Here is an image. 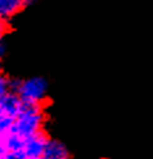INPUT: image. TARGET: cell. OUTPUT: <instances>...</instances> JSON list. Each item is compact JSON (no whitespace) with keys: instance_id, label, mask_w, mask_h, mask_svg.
Instances as JSON below:
<instances>
[{"instance_id":"1","label":"cell","mask_w":153,"mask_h":159,"mask_svg":"<svg viewBox=\"0 0 153 159\" xmlns=\"http://www.w3.org/2000/svg\"><path fill=\"white\" fill-rule=\"evenodd\" d=\"M48 83L42 76H33L27 79L11 78V92L18 94L23 105L43 106L47 98Z\"/></svg>"},{"instance_id":"2","label":"cell","mask_w":153,"mask_h":159,"mask_svg":"<svg viewBox=\"0 0 153 159\" xmlns=\"http://www.w3.org/2000/svg\"><path fill=\"white\" fill-rule=\"evenodd\" d=\"M45 122V114L43 106L23 105L20 115L13 120L11 133L17 134L21 139H27L33 134L43 131Z\"/></svg>"},{"instance_id":"3","label":"cell","mask_w":153,"mask_h":159,"mask_svg":"<svg viewBox=\"0 0 153 159\" xmlns=\"http://www.w3.org/2000/svg\"><path fill=\"white\" fill-rule=\"evenodd\" d=\"M48 140H50V137L47 136L44 129L25 139L22 152H21L22 155L25 157V159H40L44 153Z\"/></svg>"},{"instance_id":"4","label":"cell","mask_w":153,"mask_h":159,"mask_svg":"<svg viewBox=\"0 0 153 159\" xmlns=\"http://www.w3.org/2000/svg\"><path fill=\"white\" fill-rule=\"evenodd\" d=\"M0 109H2L4 116L7 118H11V119H14L20 115V113L23 109V104L21 98L18 97L17 93L14 92H9L8 94L0 100Z\"/></svg>"},{"instance_id":"5","label":"cell","mask_w":153,"mask_h":159,"mask_svg":"<svg viewBox=\"0 0 153 159\" xmlns=\"http://www.w3.org/2000/svg\"><path fill=\"white\" fill-rule=\"evenodd\" d=\"M40 159H70V153L64 142L50 139Z\"/></svg>"},{"instance_id":"6","label":"cell","mask_w":153,"mask_h":159,"mask_svg":"<svg viewBox=\"0 0 153 159\" xmlns=\"http://www.w3.org/2000/svg\"><path fill=\"white\" fill-rule=\"evenodd\" d=\"M26 7L27 4L25 0H0V17L9 21Z\"/></svg>"},{"instance_id":"7","label":"cell","mask_w":153,"mask_h":159,"mask_svg":"<svg viewBox=\"0 0 153 159\" xmlns=\"http://www.w3.org/2000/svg\"><path fill=\"white\" fill-rule=\"evenodd\" d=\"M11 92V78L0 73V100Z\"/></svg>"},{"instance_id":"8","label":"cell","mask_w":153,"mask_h":159,"mask_svg":"<svg viewBox=\"0 0 153 159\" xmlns=\"http://www.w3.org/2000/svg\"><path fill=\"white\" fill-rule=\"evenodd\" d=\"M8 31H9V21H5L0 17V39H3Z\"/></svg>"},{"instance_id":"9","label":"cell","mask_w":153,"mask_h":159,"mask_svg":"<svg viewBox=\"0 0 153 159\" xmlns=\"http://www.w3.org/2000/svg\"><path fill=\"white\" fill-rule=\"evenodd\" d=\"M5 53H7V44H5V40L3 38V39H0V60L4 57Z\"/></svg>"},{"instance_id":"10","label":"cell","mask_w":153,"mask_h":159,"mask_svg":"<svg viewBox=\"0 0 153 159\" xmlns=\"http://www.w3.org/2000/svg\"><path fill=\"white\" fill-rule=\"evenodd\" d=\"M25 2H26V4H27V5H30L31 3H34V0H25Z\"/></svg>"},{"instance_id":"11","label":"cell","mask_w":153,"mask_h":159,"mask_svg":"<svg viewBox=\"0 0 153 159\" xmlns=\"http://www.w3.org/2000/svg\"><path fill=\"white\" fill-rule=\"evenodd\" d=\"M0 69H2V67H0ZM0 73H2V70H0Z\"/></svg>"}]
</instances>
